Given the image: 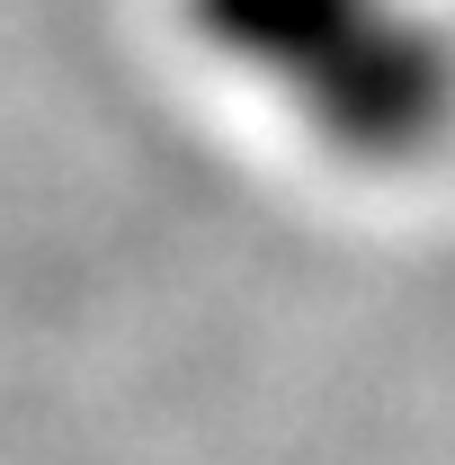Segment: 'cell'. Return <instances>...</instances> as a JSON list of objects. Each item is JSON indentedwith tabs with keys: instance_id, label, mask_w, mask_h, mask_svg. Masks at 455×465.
<instances>
[{
	"instance_id": "6da1fadb",
	"label": "cell",
	"mask_w": 455,
	"mask_h": 465,
	"mask_svg": "<svg viewBox=\"0 0 455 465\" xmlns=\"http://www.w3.org/2000/svg\"><path fill=\"white\" fill-rule=\"evenodd\" d=\"M179 18L340 162L402 171L455 125V27L420 0H179Z\"/></svg>"
}]
</instances>
